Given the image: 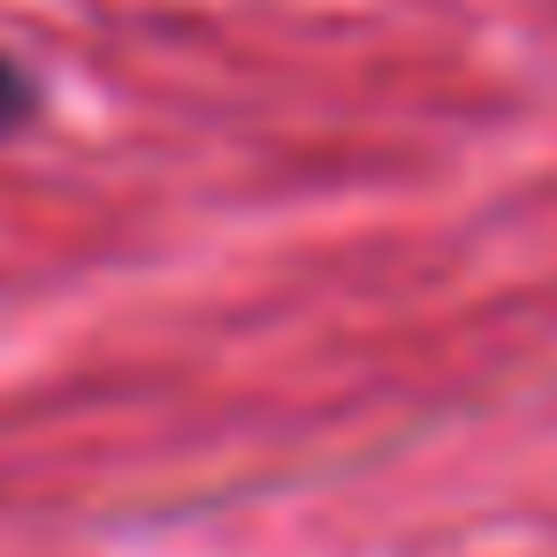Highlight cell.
I'll return each mask as SVG.
<instances>
[{
	"instance_id": "6da1fadb",
	"label": "cell",
	"mask_w": 557,
	"mask_h": 557,
	"mask_svg": "<svg viewBox=\"0 0 557 557\" xmlns=\"http://www.w3.org/2000/svg\"><path fill=\"white\" fill-rule=\"evenodd\" d=\"M32 115H39V77L16 54H0V138H16Z\"/></svg>"
}]
</instances>
